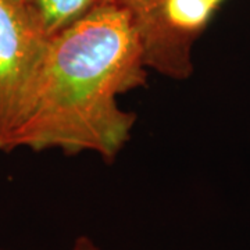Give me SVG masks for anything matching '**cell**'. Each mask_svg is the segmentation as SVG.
<instances>
[{
  "instance_id": "obj_7",
  "label": "cell",
  "mask_w": 250,
  "mask_h": 250,
  "mask_svg": "<svg viewBox=\"0 0 250 250\" xmlns=\"http://www.w3.org/2000/svg\"><path fill=\"white\" fill-rule=\"evenodd\" d=\"M0 250H1V249H0Z\"/></svg>"
},
{
  "instance_id": "obj_2",
  "label": "cell",
  "mask_w": 250,
  "mask_h": 250,
  "mask_svg": "<svg viewBox=\"0 0 250 250\" xmlns=\"http://www.w3.org/2000/svg\"><path fill=\"white\" fill-rule=\"evenodd\" d=\"M49 41L22 0H0V150L10 152L45 62Z\"/></svg>"
},
{
  "instance_id": "obj_3",
  "label": "cell",
  "mask_w": 250,
  "mask_h": 250,
  "mask_svg": "<svg viewBox=\"0 0 250 250\" xmlns=\"http://www.w3.org/2000/svg\"><path fill=\"white\" fill-rule=\"evenodd\" d=\"M225 0H159L135 27L147 70L175 81L195 70L193 47Z\"/></svg>"
},
{
  "instance_id": "obj_5",
  "label": "cell",
  "mask_w": 250,
  "mask_h": 250,
  "mask_svg": "<svg viewBox=\"0 0 250 250\" xmlns=\"http://www.w3.org/2000/svg\"><path fill=\"white\" fill-rule=\"evenodd\" d=\"M118 1L129 10L136 20L145 16L147 11H150L157 4L159 0H118Z\"/></svg>"
},
{
  "instance_id": "obj_6",
  "label": "cell",
  "mask_w": 250,
  "mask_h": 250,
  "mask_svg": "<svg viewBox=\"0 0 250 250\" xmlns=\"http://www.w3.org/2000/svg\"><path fill=\"white\" fill-rule=\"evenodd\" d=\"M70 250H103L96 242L86 235H81L72 242Z\"/></svg>"
},
{
  "instance_id": "obj_1",
  "label": "cell",
  "mask_w": 250,
  "mask_h": 250,
  "mask_svg": "<svg viewBox=\"0 0 250 250\" xmlns=\"http://www.w3.org/2000/svg\"><path fill=\"white\" fill-rule=\"evenodd\" d=\"M146 75L134 14L120 1L95 10L49 41L11 150L88 152L113 161L136 123L118 98L145 85Z\"/></svg>"
},
{
  "instance_id": "obj_4",
  "label": "cell",
  "mask_w": 250,
  "mask_h": 250,
  "mask_svg": "<svg viewBox=\"0 0 250 250\" xmlns=\"http://www.w3.org/2000/svg\"><path fill=\"white\" fill-rule=\"evenodd\" d=\"M39 31L47 38L64 32L95 10L118 0H22Z\"/></svg>"
}]
</instances>
